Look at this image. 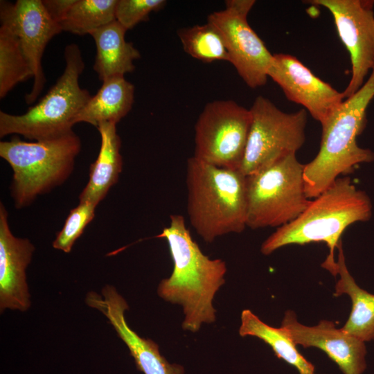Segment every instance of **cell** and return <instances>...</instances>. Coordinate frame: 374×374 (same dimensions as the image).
<instances>
[{
    "label": "cell",
    "mask_w": 374,
    "mask_h": 374,
    "mask_svg": "<svg viewBox=\"0 0 374 374\" xmlns=\"http://www.w3.org/2000/svg\"><path fill=\"white\" fill-rule=\"evenodd\" d=\"M81 150L74 132L45 141L27 142L17 136L0 142V157L13 171L11 195L16 208L30 205L39 195L62 184L73 170Z\"/></svg>",
    "instance_id": "5b68a950"
},
{
    "label": "cell",
    "mask_w": 374,
    "mask_h": 374,
    "mask_svg": "<svg viewBox=\"0 0 374 374\" xmlns=\"http://www.w3.org/2000/svg\"><path fill=\"white\" fill-rule=\"evenodd\" d=\"M281 327L296 345L325 352L344 374H362L365 371V342L337 328L333 321L321 320L316 326H307L297 321L294 312L287 310Z\"/></svg>",
    "instance_id": "5bb4252c"
},
{
    "label": "cell",
    "mask_w": 374,
    "mask_h": 374,
    "mask_svg": "<svg viewBox=\"0 0 374 374\" xmlns=\"http://www.w3.org/2000/svg\"><path fill=\"white\" fill-rule=\"evenodd\" d=\"M134 86L123 75L108 78L91 96L74 119L97 127L105 122L117 124L132 109Z\"/></svg>",
    "instance_id": "d6986e66"
},
{
    "label": "cell",
    "mask_w": 374,
    "mask_h": 374,
    "mask_svg": "<svg viewBox=\"0 0 374 374\" xmlns=\"http://www.w3.org/2000/svg\"><path fill=\"white\" fill-rule=\"evenodd\" d=\"M35 250L26 238L15 236L8 213L0 204V310L26 311L30 306L26 269Z\"/></svg>",
    "instance_id": "2e32d148"
},
{
    "label": "cell",
    "mask_w": 374,
    "mask_h": 374,
    "mask_svg": "<svg viewBox=\"0 0 374 374\" xmlns=\"http://www.w3.org/2000/svg\"><path fill=\"white\" fill-rule=\"evenodd\" d=\"M337 274L334 296L348 294L352 301L350 316L341 328L346 332L366 342L374 339V294L359 287L346 265L342 242L338 247Z\"/></svg>",
    "instance_id": "ffe728a7"
},
{
    "label": "cell",
    "mask_w": 374,
    "mask_h": 374,
    "mask_svg": "<svg viewBox=\"0 0 374 374\" xmlns=\"http://www.w3.org/2000/svg\"><path fill=\"white\" fill-rule=\"evenodd\" d=\"M42 1L51 19L60 25L65 19L75 0H42Z\"/></svg>",
    "instance_id": "4316f807"
},
{
    "label": "cell",
    "mask_w": 374,
    "mask_h": 374,
    "mask_svg": "<svg viewBox=\"0 0 374 374\" xmlns=\"http://www.w3.org/2000/svg\"><path fill=\"white\" fill-rule=\"evenodd\" d=\"M184 51L204 62H229V56L220 31L211 24L195 25L177 32Z\"/></svg>",
    "instance_id": "cb8c5ba5"
},
{
    "label": "cell",
    "mask_w": 374,
    "mask_h": 374,
    "mask_svg": "<svg viewBox=\"0 0 374 374\" xmlns=\"http://www.w3.org/2000/svg\"><path fill=\"white\" fill-rule=\"evenodd\" d=\"M66 66L55 84L40 100L23 114L0 112V137L19 134L29 140L45 141L73 132L74 119L91 97L80 87L84 63L79 46L65 47Z\"/></svg>",
    "instance_id": "8992f818"
},
{
    "label": "cell",
    "mask_w": 374,
    "mask_h": 374,
    "mask_svg": "<svg viewBox=\"0 0 374 374\" xmlns=\"http://www.w3.org/2000/svg\"><path fill=\"white\" fill-rule=\"evenodd\" d=\"M33 78L17 36L8 28L0 27V98L18 83Z\"/></svg>",
    "instance_id": "603a6c76"
},
{
    "label": "cell",
    "mask_w": 374,
    "mask_h": 374,
    "mask_svg": "<svg viewBox=\"0 0 374 374\" xmlns=\"http://www.w3.org/2000/svg\"><path fill=\"white\" fill-rule=\"evenodd\" d=\"M332 14L340 39L350 53L352 75L343 91L345 99L355 93L374 69V1L313 0Z\"/></svg>",
    "instance_id": "8fae6325"
},
{
    "label": "cell",
    "mask_w": 374,
    "mask_h": 374,
    "mask_svg": "<svg viewBox=\"0 0 374 374\" xmlns=\"http://www.w3.org/2000/svg\"><path fill=\"white\" fill-rule=\"evenodd\" d=\"M127 30L114 20L90 33L96 47L93 69L104 80L134 70V61L141 55L132 42L125 40Z\"/></svg>",
    "instance_id": "ac0fdd59"
},
{
    "label": "cell",
    "mask_w": 374,
    "mask_h": 374,
    "mask_svg": "<svg viewBox=\"0 0 374 374\" xmlns=\"http://www.w3.org/2000/svg\"><path fill=\"white\" fill-rule=\"evenodd\" d=\"M96 128L101 139L100 151L90 166L89 181L79 195L80 202H89L96 206L118 181L123 167L121 141L116 132V124L105 122Z\"/></svg>",
    "instance_id": "e0dca14e"
},
{
    "label": "cell",
    "mask_w": 374,
    "mask_h": 374,
    "mask_svg": "<svg viewBox=\"0 0 374 374\" xmlns=\"http://www.w3.org/2000/svg\"><path fill=\"white\" fill-rule=\"evenodd\" d=\"M166 4L165 0H118L116 20L127 30L148 20L152 12L163 9Z\"/></svg>",
    "instance_id": "484cf974"
},
{
    "label": "cell",
    "mask_w": 374,
    "mask_h": 374,
    "mask_svg": "<svg viewBox=\"0 0 374 374\" xmlns=\"http://www.w3.org/2000/svg\"><path fill=\"white\" fill-rule=\"evenodd\" d=\"M251 123L240 170L248 176L296 152L305 141L307 111L287 113L258 96L249 109Z\"/></svg>",
    "instance_id": "ba28073f"
},
{
    "label": "cell",
    "mask_w": 374,
    "mask_h": 374,
    "mask_svg": "<svg viewBox=\"0 0 374 374\" xmlns=\"http://www.w3.org/2000/svg\"><path fill=\"white\" fill-rule=\"evenodd\" d=\"M169 226L158 238L166 239L173 261L168 278L159 285V296L166 301L182 305V328L197 332L202 323L215 321L213 300L224 284L226 265L221 259L204 255L192 238L183 215H171Z\"/></svg>",
    "instance_id": "6da1fadb"
},
{
    "label": "cell",
    "mask_w": 374,
    "mask_h": 374,
    "mask_svg": "<svg viewBox=\"0 0 374 374\" xmlns=\"http://www.w3.org/2000/svg\"><path fill=\"white\" fill-rule=\"evenodd\" d=\"M96 206L92 203L80 202L76 207L71 209L62 229L53 242V248L65 253L71 252L76 240L94 217Z\"/></svg>",
    "instance_id": "d4e9b609"
},
{
    "label": "cell",
    "mask_w": 374,
    "mask_h": 374,
    "mask_svg": "<svg viewBox=\"0 0 374 374\" xmlns=\"http://www.w3.org/2000/svg\"><path fill=\"white\" fill-rule=\"evenodd\" d=\"M102 294L103 296L93 292H89L86 303L107 318L118 337L127 346L140 371L144 374H184L182 366L170 364L161 355L157 344L140 337L130 328L125 319V312L129 308L127 303L114 287L105 286Z\"/></svg>",
    "instance_id": "9a60e30c"
},
{
    "label": "cell",
    "mask_w": 374,
    "mask_h": 374,
    "mask_svg": "<svg viewBox=\"0 0 374 374\" xmlns=\"http://www.w3.org/2000/svg\"><path fill=\"white\" fill-rule=\"evenodd\" d=\"M118 0H75L60 24L62 31L78 35L90 34L116 20Z\"/></svg>",
    "instance_id": "7402d4cb"
},
{
    "label": "cell",
    "mask_w": 374,
    "mask_h": 374,
    "mask_svg": "<svg viewBox=\"0 0 374 374\" xmlns=\"http://www.w3.org/2000/svg\"><path fill=\"white\" fill-rule=\"evenodd\" d=\"M372 211V203L366 193L357 188L350 177H339L311 200L297 218L277 228L262 242L260 251L264 255H269L286 245L324 242L329 253L321 267L336 276L335 250L342 242L341 235L353 223L369 220Z\"/></svg>",
    "instance_id": "7a4b0ae2"
},
{
    "label": "cell",
    "mask_w": 374,
    "mask_h": 374,
    "mask_svg": "<svg viewBox=\"0 0 374 374\" xmlns=\"http://www.w3.org/2000/svg\"><path fill=\"white\" fill-rule=\"evenodd\" d=\"M251 123L250 109L235 101L208 103L195 125L194 157L215 166L240 170Z\"/></svg>",
    "instance_id": "9c48e42d"
},
{
    "label": "cell",
    "mask_w": 374,
    "mask_h": 374,
    "mask_svg": "<svg viewBox=\"0 0 374 374\" xmlns=\"http://www.w3.org/2000/svg\"><path fill=\"white\" fill-rule=\"evenodd\" d=\"M239 334L241 337L252 336L262 340L278 358L295 367L299 373H314V365L299 352L281 326L277 328L267 325L249 310L242 312Z\"/></svg>",
    "instance_id": "44dd1931"
},
{
    "label": "cell",
    "mask_w": 374,
    "mask_h": 374,
    "mask_svg": "<svg viewBox=\"0 0 374 374\" xmlns=\"http://www.w3.org/2000/svg\"><path fill=\"white\" fill-rule=\"evenodd\" d=\"M374 98V69L363 86L345 99L321 125L320 148L317 156L303 169L305 190L308 199L316 198L339 175H346L359 164L374 161V152L362 148L357 137L366 125V110Z\"/></svg>",
    "instance_id": "277c9868"
},
{
    "label": "cell",
    "mask_w": 374,
    "mask_h": 374,
    "mask_svg": "<svg viewBox=\"0 0 374 374\" xmlns=\"http://www.w3.org/2000/svg\"><path fill=\"white\" fill-rule=\"evenodd\" d=\"M300 374H314L313 373H300Z\"/></svg>",
    "instance_id": "83f0119b"
},
{
    "label": "cell",
    "mask_w": 374,
    "mask_h": 374,
    "mask_svg": "<svg viewBox=\"0 0 374 374\" xmlns=\"http://www.w3.org/2000/svg\"><path fill=\"white\" fill-rule=\"evenodd\" d=\"M304 166L292 153L247 176V227L278 228L307 208Z\"/></svg>",
    "instance_id": "52a82bcc"
},
{
    "label": "cell",
    "mask_w": 374,
    "mask_h": 374,
    "mask_svg": "<svg viewBox=\"0 0 374 374\" xmlns=\"http://www.w3.org/2000/svg\"><path fill=\"white\" fill-rule=\"evenodd\" d=\"M254 0H227L224 9L211 13L207 22L221 33L231 62L250 88L264 86L273 54L251 28L247 16Z\"/></svg>",
    "instance_id": "30bf717a"
},
{
    "label": "cell",
    "mask_w": 374,
    "mask_h": 374,
    "mask_svg": "<svg viewBox=\"0 0 374 374\" xmlns=\"http://www.w3.org/2000/svg\"><path fill=\"white\" fill-rule=\"evenodd\" d=\"M268 77L281 88L288 100L303 106L321 125L345 100L343 92L319 78L289 54H273Z\"/></svg>",
    "instance_id": "4fadbf2b"
},
{
    "label": "cell",
    "mask_w": 374,
    "mask_h": 374,
    "mask_svg": "<svg viewBox=\"0 0 374 374\" xmlns=\"http://www.w3.org/2000/svg\"><path fill=\"white\" fill-rule=\"evenodd\" d=\"M1 26H6L18 38L23 53L33 73V84L25 96L27 104L33 103L43 90L46 78L42 60L49 41L62 31L46 11L42 0L0 1Z\"/></svg>",
    "instance_id": "7c38bea8"
},
{
    "label": "cell",
    "mask_w": 374,
    "mask_h": 374,
    "mask_svg": "<svg viewBox=\"0 0 374 374\" xmlns=\"http://www.w3.org/2000/svg\"><path fill=\"white\" fill-rule=\"evenodd\" d=\"M187 212L190 225L206 242L247 227V176L194 156L187 160Z\"/></svg>",
    "instance_id": "3957f363"
}]
</instances>
